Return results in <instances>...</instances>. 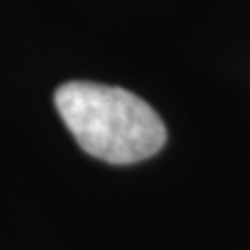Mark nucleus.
Returning a JSON list of instances; mask_svg holds the SVG:
<instances>
[{"label": "nucleus", "instance_id": "obj_1", "mask_svg": "<svg viewBox=\"0 0 250 250\" xmlns=\"http://www.w3.org/2000/svg\"><path fill=\"white\" fill-rule=\"evenodd\" d=\"M54 104L83 152L113 165L150 159L167 142L159 113L136 94L117 85L67 82Z\"/></svg>", "mask_w": 250, "mask_h": 250}]
</instances>
